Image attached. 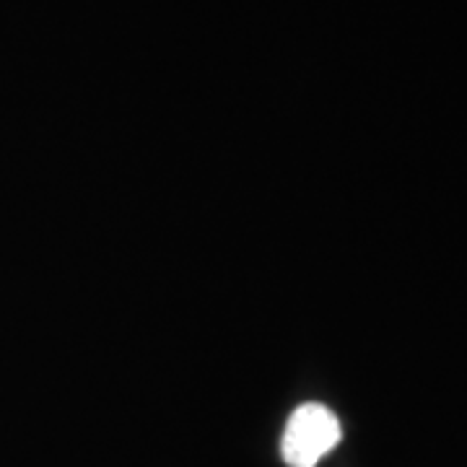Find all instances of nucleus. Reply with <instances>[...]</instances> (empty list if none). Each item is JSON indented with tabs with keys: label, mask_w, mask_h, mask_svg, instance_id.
I'll list each match as a JSON object with an SVG mask.
<instances>
[{
	"label": "nucleus",
	"mask_w": 467,
	"mask_h": 467,
	"mask_svg": "<svg viewBox=\"0 0 467 467\" xmlns=\"http://www.w3.org/2000/svg\"><path fill=\"white\" fill-rule=\"evenodd\" d=\"M340 441L337 418L317 402H306L288 418L284 434V460L291 467H315Z\"/></svg>",
	"instance_id": "f257e3e1"
}]
</instances>
